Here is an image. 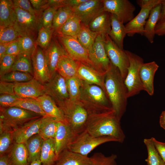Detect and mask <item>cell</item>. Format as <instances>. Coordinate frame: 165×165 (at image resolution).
<instances>
[{
    "instance_id": "1",
    "label": "cell",
    "mask_w": 165,
    "mask_h": 165,
    "mask_svg": "<svg viewBox=\"0 0 165 165\" xmlns=\"http://www.w3.org/2000/svg\"><path fill=\"white\" fill-rule=\"evenodd\" d=\"M86 130L96 137L108 136L123 143L125 136L121 128L120 119L112 108L101 112L88 113Z\"/></svg>"
},
{
    "instance_id": "2",
    "label": "cell",
    "mask_w": 165,
    "mask_h": 165,
    "mask_svg": "<svg viewBox=\"0 0 165 165\" xmlns=\"http://www.w3.org/2000/svg\"><path fill=\"white\" fill-rule=\"evenodd\" d=\"M105 86L112 108L120 120L127 105V90L119 70L111 62L105 74Z\"/></svg>"
},
{
    "instance_id": "3",
    "label": "cell",
    "mask_w": 165,
    "mask_h": 165,
    "mask_svg": "<svg viewBox=\"0 0 165 165\" xmlns=\"http://www.w3.org/2000/svg\"><path fill=\"white\" fill-rule=\"evenodd\" d=\"M107 96L99 86L81 81L79 101L88 114L103 111L112 108L108 105Z\"/></svg>"
},
{
    "instance_id": "4",
    "label": "cell",
    "mask_w": 165,
    "mask_h": 165,
    "mask_svg": "<svg viewBox=\"0 0 165 165\" xmlns=\"http://www.w3.org/2000/svg\"><path fill=\"white\" fill-rule=\"evenodd\" d=\"M41 117L35 112L16 106L0 107V133L13 132L25 123Z\"/></svg>"
},
{
    "instance_id": "5",
    "label": "cell",
    "mask_w": 165,
    "mask_h": 165,
    "mask_svg": "<svg viewBox=\"0 0 165 165\" xmlns=\"http://www.w3.org/2000/svg\"><path fill=\"white\" fill-rule=\"evenodd\" d=\"M58 106L75 136L86 129L88 112L79 101H73L69 99Z\"/></svg>"
},
{
    "instance_id": "6",
    "label": "cell",
    "mask_w": 165,
    "mask_h": 165,
    "mask_svg": "<svg viewBox=\"0 0 165 165\" xmlns=\"http://www.w3.org/2000/svg\"><path fill=\"white\" fill-rule=\"evenodd\" d=\"M110 141L118 142L116 138L112 137L93 136L85 130L74 137L67 148L71 151L87 156L98 145Z\"/></svg>"
},
{
    "instance_id": "7",
    "label": "cell",
    "mask_w": 165,
    "mask_h": 165,
    "mask_svg": "<svg viewBox=\"0 0 165 165\" xmlns=\"http://www.w3.org/2000/svg\"><path fill=\"white\" fill-rule=\"evenodd\" d=\"M125 51L130 62L127 75L124 79L128 98L138 94L143 90L139 71L141 65L144 62L143 59L139 56L129 50Z\"/></svg>"
},
{
    "instance_id": "8",
    "label": "cell",
    "mask_w": 165,
    "mask_h": 165,
    "mask_svg": "<svg viewBox=\"0 0 165 165\" xmlns=\"http://www.w3.org/2000/svg\"><path fill=\"white\" fill-rule=\"evenodd\" d=\"M163 0H138L136 1L141 7L137 14L125 25L127 35L132 37L136 34L143 35L145 25L152 9L161 3Z\"/></svg>"
},
{
    "instance_id": "9",
    "label": "cell",
    "mask_w": 165,
    "mask_h": 165,
    "mask_svg": "<svg viewBox=\"0 0 165 165\" xmlns=\"http://www.w3.org/2000/svg\"><path fill=\"white\" fill-rule=\"evenodd\" d=\"M16 20L13 26L22 35L31 36L36 40L38 30L41 27L40 16L32 15L15 6Z\"/></svg>"
},
{
    "instance_id": "10",
    "label": "cell",
    "mask_w": 165,
    "mask_h": 165,
    "mask_svg": "<svg viewBox=\"0 0 165 165\" xmlns=\"http://www.w3.org/2000/svg\"><path fill=\"white\" fill-rule=\"evenodd\" d=\"M105 37L98 34L92 47L88 51L89 58L93 67L104 74L108 70L111 64L105 48Z\"/></svg>"
},
{
    "instance_id": "11",
    "label": "cell",
    "mask_w": 165,
    "mask_h": 165,
    "mask_svg": "<svg viewBox=\"0 0 165 165\" xmlns=\"http://www.w3.org/2000/svg\"><path fill=\"white\" fill-rule=\"evenodd\" d=\"M54 34L70 57L77 61L93 67L89 58L88 50L81 45L77 38L55 33Z\"/></svg>"
},
{
    "instance_id": "12",
    "label": "cell",
    "mask_w": 165,
    "mask_h": 165,
    "mask_svg": "<svg viewBox=\"0 0 165 165\" xmlns=\"http://www.w3.org/2000/svg\"><path fill=\"white\" fill-rule=\"evenodd\" d=\"M105 48L111 62L119 70L125 79L128 72L129 60L125 50L120 49L112 40L108 35L104 38Z\"/></svg>"
},
{
    "instance_id": "13",
    "label": "cell",
    "mask_w": 165,
    "mask_h": 165,
    "mask_svg": "<svg viewBox=\"0 0 165 165\" xmlns=\"http://www.w3.org/2000/svg\"><path fill=\"white\" fill-rule=\"evenodd\" d=\"M104 10L115 14L123 23H127L135 17V6L128 0H102Z\"/></svg>"
},
{
    "instance_id": "14",
    "label": "cell",
    "mask_w": 165,
    "mask_h": 165,
    "mask_svg": "<svg viewBox=\"0 0 165 165\" xmlns=\"http://www.w3.org/2000/svg\"><path fill=\"white\" fill-rule=\"evenodd\" d=\"M43 86L45 94L51 97L58 106L69 99L65 79L57 72Z\"/></svg>"
},
{
    "instance_id": "15",
    "label": "cell",
    "mask_w": 165,
    "mask_h": 165,
    "mask_svg": "<svg viewBox=\"0 0 165 165\" xmlns=\"http://www.w3.org/2000/svg\"><path fill=\"white\" fill-rule=\"evenodd\" d=\"M31 58L34 78L43 85L51 78L50 72L44 50L37 45Z\"/></svg>"
},
{
    "instance_id": "16",
    "label": "cell",
    "mask_w": 165,
    "mask_h": 165,
    "mask_svg": "<svg viewBox=\"0 0 165 165\" xmlns=\"http://www.w3.org/2000/svg\"><path fill=\"white\" fill-rule=\"evenodd\" d=\"M72 8L74 15L79 19L81 23L87 26L96 16L104 11L102 0H87Z\"/></svg>"
},
{
    "instance_id": "17",
    "label": "cell",
    "mask_w": 165,
    "mask_h": 165,
    "mask_svg": "<svg viewBox=\"0 0 165 165\" xmlns=\"http://www.w3.org/2000/svg\"><path fill=\"white\" fill-rule=\"evenodd\" d=\"M15 83V94L21 98L36 99L45 94L43 85L34 78L27 82Z\"/></svg>"
},
{
    "instance_id": "18",
    "label": "cell",
    "mask_w": 165,
    "mask_h": 165,
    "mask_svg": "<svg viewBox=\"0 0 165 165\" xmlns=\"http://www.w3.org/2000/svg\"><path fill=\"white\" fill-rule=\"evenodd\" d=\"M78 63L77 77L81 81L86 83L99 86L107 95L105 86L106 74L100 72L89 65L79 62Z\"/></svg>"
},
{
    "instance_id": "19",
    "label": "cell",
    "mask_w": 165,
    "mask_h": 165,
    "mask_svg": "<svg viewBox=\"0 0 165 165\" xmlns=\"http://www.w3.org/2000/svg\"><path fill=\"white\" fill-rule=\"evenodd\" d=\"M44 50L51 77L57 72V67L60 57L67 53L54 34L49 46Z\"/></svg>"
},
{
    "instance_id": "20",
    "label": "cell",
    "mask_w": 165,
    "mask_h": 165,
    "mask_svg": "<svg viewBox=\"0 0 165 165\" xmlns=\"http://www.w3.org/2000/svg\"><path fill=\"white\" fill-rule=\"evenodd\" d=\"M159 67L156 62L152 61L144 63L140 69L139 75L143 90L150 96H152L154 93V77Z\"/></svg>"
},
{
    "instance_id": "21",
    "label": "cell",
    "mask_w": 165,
    "mask_h": 165,
    "mask_svg": "<svg viewBox=\"0 0 165 165\" xmlns=\"http://www.w3.org/2000/svg\"><path fill=\"white\" fill-rule=\"evenodd\" d=\"M92 158L66 148L61 152L53 165H92Z\"/></svg>"
},
{
    "instance_id": "22",
    "label": "cell",
    "mask_w": 165,
    "mask_h": 165,
    "mask_svg": "<svg viewBox=\"0 0 165 165\" xmlns=\"http://www.w3.org/2000/svg\"><path fill=\"white\" fill-rule=\"evenodd\" d=\"M75 136L71 128L66 122H59L58 127L54 138L57 157L61 152L67 148Z\"/></svg>"
},
{
    "instance_id": "23",
    "label": "cell",
    "mask_w": 165,
    "mask_h": 165,
    "mask_svg": "<svg viewBox=\"0 0 165 165\" xmlns=\"http://www.w3.org/2000/svg\"><path fill=\"white\" fill-rule=\"evenodd\" d=\"M42 117L25 123L13 132L15 143H24L31 137L38 134Z\"/></svg>"
},
{
    "instance_id": "24",
    "label": "cell",
    "mask_w": 165,
    "mask_h": 165,
    "mask_svg": "<svg viewBox=\"0 0 165 165\" xmlns=\"http://www.w3.org/2000/svg\"><path fill=\"white\" fill-rule=\"evenodd\" d=\"M92 31L103 37L109 35L111 30L110 13L103 11L96 16L88 25Z\"/></svg>"
},
{
    "instance_id": "25",
    "label": "cell",
    "mask_w": 165,
    "mask_h": 165,
    "mask_svg": "<svg viewBox=\"0 0 165 165\" xmlns=\"http://www.w3.org/2000/svg\"><path fill=\"white\" fill-rule=\"evenodd\" d=\"M78 61H75L68 54L61 56L58 62L57 72L65 79L77 76Z\"/></svg>"
},
{
    "instance_id": "26",
    "label": "cell",
    "mask_w": 165,
    "mask_h": 165,
    "mask_svg": "<svg viewBox=\"0 0 165 165\" xmlns=\"http://www.w3.org/2000/svg\"><path fill=\"white\" fill-rule=\"evenodd\" d=\"M36 99L48 116L59 121L66 122L63 112L51 97L45 94Z\"/></svg>"
},
{
    "instance_id": "27",
    "label": "cell",
    "mask_w": 165,
    "mask_h": 165,
    "mask_svg": "<svg viewBox=\"0 0 165 165\" xmlns=\"http://www.w3.org/2000/svg\"><path fill=\"white\" fill-rule=\"evenodd\" d=\"M13 0H0V28L13 26L16 20Z\"/></svg>"
},
{
    "instance_id": "28",
    "label": "cell",
    "mask_w": 165,
    "mask_h": 165,
    "mask_svg": "<svg viewBox=\"0 0 165 165\" xmlns=\"http://www.w3.org/2000/svg\"><path fill=\"white\" fill-rule=\"evenodd\" d=\"M111 30L108 35L121 49H123L124 39L127 34L125 25L115 14L110 13Z\"/></svg>"
},
{
    "instance_id": "29",
    "label": "cell",
    "mask_w": 165,
    "mask_h": 165,
    "mask_svg": "<svg viewBox=\"0 0 165 165\" xmlns=\"http://www.w3.org/2000/svg\"><path fill=\"white\" fill-rule=\"evenodd\" d=\"M161 3L155 6L151 10L145 26L143 35L151 43L154 42L155 28L160 17Z\"/></svg>"
},
{
    "instance_id": "30",
    "label": "cell",
    "mask_w": 165,
    "mask_h": 165,
    "mask_svg": "<svg viewBox=\"0 0 165 165\" xmlns=\"http://www.w3.org/2000/svg\"><path fill=\"white\" fill-rule=\"evenodd\" d=\"M44 140L39 135L36 134L31 137L24 143L28 152L29 163H31L40 160Z\"/></svg>"
},
{
    "instance_id": "31",
    "label": "cell",
    "mask_w": 165,
    "mask_h": 165,
    "mask_svg": "<svg viewBox=\"0 0 165 165\" xmlns=\"http://www.w3.org/2000/svg\"><path fill=\"white\" fill-rule=\"evenodd\" d=\"M59 122L51 116L42 117L38 134L44 140L54 138Z\"/></svg>"
},
{
    "instance_id": "32",
    "label": "cell",
    "mask_w": 165,
    "mask_h": 165,
    "mask_svg": "<svg viewBox=\"0 0 165 165\" xmlns=\"http://www.w3.org/2000/svg\"><path fill=\"white\" fill-rule=\"evenodd\" d=\"M8 154L14 165H28V152L24 143H15Z\"/></svg>"
},
{
    "instance_id": "33",
    "label": "cell",
    "mask_w": 165,
    "mask_h": 165,
    "mask_svg": "<svg viewBox=\"0 0 165 165\" xmlns=\"http://www.w3.org/2000/svg\"><path fill=\"white\" fill-rule=\"evenodd\" d=\"M57 158L54 138L44 140L40 160L42 165H53Z\"/></svg>"
},
{
    "instance_id": "34",
    "label": "cell",
    "mask_w": 165,
    "mask_h": 165,
    "mask_svg": "<svg viewBox=\"0 0 165 165\" xmlns=\"http://www.w3.org/2000/svg\"><path fill=\"white\" fill-rule=\"evenodd\" d=\"M98 35L90 30L88 26L81 23L77 38L81 45L88 51L92 47Z\"/></svg>"
},
{
    "instance_id": "35",
    "label": "cell",
    "mask_w": 165,
    "mask_h": 165,
    "mask_svg": "<svg viewBox=\"0 0 165 165\" xmlns=\"http://www.w3.org/2000/svg\"><path fill=\"white\" fill-rule=\"evenodd\" d=\"M81 26L79 19L74 15L71 17L56 33L77 38Z\"/></svg>"
},
{
    "instance_id": "36",
    "label": "cell",
    "mask_w": 165,
    "mask_h": 165,
    "mask_svg": "<svg viewBox=\"0 0 165 165\" xmlns=\"http://www.w3.org/2000/svg\"><path fill=\"white\" fill-rule=\"evenodd\" d=\"M74 15L72 8L68 6L58 8L54 16L52 29L56 33L63 25Z\"/></svg>"
},
{
    "instance_id": "37",
    "label": "cell",
    "mask_w": 165,
    "mask_h": 165,
    "mask_svg": "<svg viewBox=\"0 0 165 165\" xmlns=\"http://www.w3.org/2000/svg\"><path fill=\"white\" fill-rule=\"evenodd\" d=\"M12 106L20 107L32 112L42 117L49 116L43 111L35 99L21 98L14 104Z\"/></svg>"
},
{
    "instance_id": "38",
    "label": "cell",
    "mask_w": 165,
    "mask_h": 165,
    "mask_svg": "<svg viewBox=\"0 0 165 165\" xmlns=\"http://www.w3.org/2000/svg\"><path fill=\"white\" fill-rule=\"evenodd\" d=\"M11 71H17L31 74L33 76V68L31 57L20 54L16 56Z\"/></svg>"
},
{
    "instance_id": "39",
    "label": "cell",
    "mask_w": 165,
    "mask_h": 165,
    "mask_svg": "<svg viewBox=\"0 0 165 165\" xmlns=\"http://www.w3.org/2000/svg\"><path fill=\"white\" fill-rule=\"evenodd\" d=\"M144 142L148 152V157L145 160L147 165H165V163L155 147L151 138L144 139Z\"/></svg>"
},
{
    "instance_id": "40",
    "label": "cell",
    "mask_w": 165,
    "mask_h": 165,
    "mask_svg": "<svg viewBox=\"0 0 165 165\" xmlns=\"http://www.w3.org/2000/svg\"><path fill=\"white\" fill-rule=\"evenodd\" d=\"M20 54L31 57L37 46L36 39L32 37L27 35L20 36L17 39Z\"/></svg>"
},
{
    "instance_id": "41",
    "label": "cell",
    "mask_w": 165,
    "mask_h": 165,
    "mask_svg": "<svg viewBox=\"0 0 165 165\" xmlns=\"http://www.w3.org/2000/svg\"><path fill=\"white\" fill-rule=\"evenodd\" d=\"M65 80L69 99L73 101H79L81 80L77 76L65 79Z\"/></svg>"
},
{
    "instance_id": "42",
    "label": "cell",
    "mask_w": 165,
    "mask_h": 165,
    "mask_svg": "<svg viewBox=\"0 0 165 165\" xmlns=\"http://www.w3.org/2000/svg\"><path fill=\"white\" fill-rule=\"evenodd\" d=\"M33 76L29 73L11 71L0 77V81L13 83L27 82L32 79Z\"/></svg>"
},
{
    "instance_id": "43",
    "label": "cell",
    "mask_w": 165,
    "mask_h": 165,
    "mask_svg": "<svg viewBox=\"0 0 165 165\" xmlns=\"http://www.w3.org/2000/svg\"><path fill=\"white\" fill-rule=\"evenodd\" d=\"M54 33L52 28H47L41 26L38 30L36 40L37 45L45 50L50 44Z\"/></svg>"
},
{
    "instance_id": "44",
    "label": "cell",
    "mask_w": 165,
    "mask_h": 165,
    "mask_svg": "<svg viewBox=\"0 0 165 165\" xmlns=\"http://www.w3.org/2000/svg\"><path fill=\"white\" fill-rule=\"evenodd\" d=\"M15 143L13 132L0 133V154L8 153Z\"/></svg>"
},
{
    "instance_id": "45",
    "label": "cell",
    "mask_w": 165,
    "mask_h": 165,
    "mask_svg": "<svg viewBox=\"0 0 165 165\" xmlns=\"http://www.w3.org/2000/svg\"><path fill=\"white\" fill-rule=\"evenodd\" d=\"M21 36L14 26L0 28V43L13 42Z\"/></svg>"
},
{
    "instance_id": "46",
    "label": "cell",
    "mask_w": 165,
    "mask_h": 165,
    "mask_svg": "<svg viewBox=\"0 0 165 165\" xmlns=\"http://www.w3.org/2000/svg\"><path fill=\"white\" fill-rule=\"evenodd\" d=\"M117 157L115 154L106 156L101 153H96L91 157L93 160L92 165H116Z\"/></svg>"
},
{
    "instance_id": "47",
    "label": "cell",
    "mask_w": 165,
    "mask_h": 165,
    "mask_svg": "<svg viewBox=\"0 0 165 165\" xmlns=\"http://www.w3.org/2000/svg\"><path fill=\"white\" fill-rule=\"evenodd\" d=\"M57 9L49 7L41 13L40 21L41 26L51 29L55 13Z\"/></svg>"
},
{
    "instance_id": "48",
    "label": "cell",
    "mask_w": 165,
    "mask_h": 165,
    "mask_svg": "<svg viewBox=\"0 0 165 165\" xmlns=\"http://www.w3.org/2000/svg\"><path fill=\"white\" fill-rule=\"evenodd\" d=\"M16 56L6 55L4 56L0 61V77L11 71Z\"/></svg>"
},
{
    "instance_id": "49",
    "label": "cell",
    "mask_w": 165,
    "mask_h": 165,
    "mask_svg": "<svg viewBox=\"0 0 165 165\" xmlns=\"http://www.w3.org/2000/svg\"><path fill=\"white\" fill-rule=\"evenodd\" d=\"M15 6L18 7L33 15L40 16L42 13H39L34 9L31 5L29 0H13Z\"/></svg>"
},
{
    "instance_id": "50",
    "label": "cell",
    "mask_w": 165,
    "mask_h": 165,
    "mask_svg": "<svg viewBox=\"0 0 165 165\" xmlns=\"http://www.w3.org/2000/svg\"><path fill=\"white\" fill-rule=\"evenodd\" d=\"M21 98L16 95L2 94L0 95V107L6 108L12 107Z\"/></svg>"
},
{
    "instance_id": "51",
    "label": "cell",
    "mask_w": 165,
    "mask_h": 165,
    "mask_svg": "<svg viewBox=\"0 0 165 165\" xmlns=\"http://www.w3.org/2000/svg\"><path fill=\"white\" fill-rule=\"evenodd\" d=\"M15 83L0 81V94L16 95L14 92Z\"/></svg>"
},
{
    "instance_id": "52",
    "label": "cell",
    "mask_w": 165,
    "mask_h": 165,
    "mask_svg": "<svg viewBox=\"0 0 165 165\" xmlns=\"http://www.w3.org/2000/svg\"><path fill=\"white\" fill-rule=\"evenodd\" d=\"M29 1L34 9L40 13L49 7L48 0H30Z\"/></svg>"
},
{
    "instance_id": "53",
    "label": "cell",
    "mask_w": 165,
    "mask_h": 165,
    "mask_svg": "<svg viewBox=\"0 0 165 165\" xmlns=\"http://www.w3.org/2000/svg\"><path fill=\"white\" fill-rule=\"evenodd\" d=\"M151 139L155 147L165 163V143L159 141L153 137Z\"/></svg>"
},
{
    "instance_id": "54",
    "label": "cell",
    "mask_w": 165,
    "mask_h": 165,
    "mask_svg": "<svg viewBox=\"0 0 165 165\" xmlns=\"http://www.w3.org/2000/svg\"><path fill=\"white\" fill-rule=\"evenodd\" d=\"M20 54V49L17 40L11 43L6 53V55L16 56Z\"/></svg>"
},
{
    "instance_id": "55",
    "label": "cell",
    "mask_w": 165,
    "mask_h": 165,
    "mask_svg": "<svg viewBox=\"0 0 165 165\" xmlns=\"http://www.w3.org/2000/svg\"><path fill=\"white\" fill-rule=\"evenodd\" d=\"M68 0H48L49 7H53L57 9L67 6Z\"/></svg>"
},
{
    "instance_id": "56",
    "label": "cell",
    "mask_w": 165,
    "mask_h": 165,
    "mask_svg": "<svg viewBox=\"0 0 165 165\" xmlns=\"http://www.w3.org/2000/svg\"><path fill=\"white\" fill-rule=\"evenodd\" d=\"M155 33L159 36L165 35V21L157 24L155 28Z\"/></svg>"
},
{
    "instance_id": "57",
    "label": "cell",
    "mask_w": 165,
    "mask_h": 165,
    "mask_svg": "<svg viewBox=\"0 0 165 165\" xmlns=\"http://www.w3.org/2000/svg\"><path fill=\"white\" fill-rule=\"evenodd\" d=\"M0 165H14L11 160L8 153L0 155Z\"/></svg>"
},
{
    "instance_id": "58",
    "label": "cell",
    "mask_w": 165,
    "mask_h": 165,
    "mask_svg": "<svg viewBox=\"0 0 165 165\" xmlns=\"http://www.w3.org/2000/svg\"><path fill=\"white\" fill-rule=\"evenodd\" d=\"M12 42L0 43V61H1L6 55V51Z\"/></svg>"
},
{
    "instance_id": "59",
    "label": "cell",
    "mask_w": 165,
    "mask_h": 165,
    "mask_svg": "<svg viewBox=\"0 0 165 165\" xmlns=\"http://www.w3.org/2000/svg\"><path fill=\"white\" fill-rule=\"evenodd\" d=\"M87 0H68L67 6L72 8L77 7Z\"/></svg>"
},
{
    "instance_id": "60",
    "label": "cell",
    "mask_w": 165,
    "mask_h": 165,
    "mask_svg": "<svg viewBox=\"0 0 165 165\" xmlns=\"http://www.w3.org/2000/svg\"><path fill=\"white\" fill-rule=\"evenodd\" d=\"M165 21V0H163L161 3V7L160 17L158 23H161ZM157 23V24H158Z\"/></svg>"
},
{
    "instance_id": "61",
    "label": "cell",
    "mask_w": 165,
    "mask_h": 165,
    "mask_svg": "<svg viewBox=\"0 0 165 165\" xmlns=\"http://www.w3.org/2000/svg\"><path fill=\"white\" fill-rule=\"evenodd\" d=\"M160 124L161 127L165 130V112L163 111L160 116Z\"/></svg>"
},
{
    "instance_id": "62",
    "label": "cell",
    "mask_w": 165,
    "mask_h": 165,
    "mask_svg": "<svg viewBox=\"0 0 165 165\" xmlns=\"http://www.w3.org/2000/svg\"><path fill=\"white\" fill-rule=\"evenodd\" d=\"M30 165H42V164L40 160H38L31 162Z\"/></svg>"
},
{
    "instance_id": "63",
    "label": "cell",
    "mask_w": 165,
    "mask_h": 165,
    "mask_svg": "<svg viewBox=\"0 0 165 165\" xmlns=\"http://www.w3.org/2000/svg\"></svg>"
}]
</instances>
